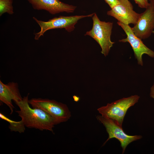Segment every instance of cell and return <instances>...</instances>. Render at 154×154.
Masks as SVG:
<instances>
[{"label": "cell", "mask_w": 154, "mask_h": 154, "mask_svg": "<svg viewBox=\"0 0 154 154\" xmlns=\"http://www.w3.org/2000/svg\"><path fill=\"white\" fill-rule=\"evenodd\" d=\"M153 34H154V30L153 31Z\"/></svg>", "instance_id": "ac0fdd59"}, {"label": "cell", "mask_w": 154, "mask_h": 154, "mask_svg": "<svg viewBox=\"0 0 154 154\" xmlns=\"http://www.w3.org/2000/svg\"><path fill=\"white\" fill-rule=\"evenodd\" d=\"M140 98L138 95L131 96L108 103L97 110L101 115L112 119L122 126L124 117L128 109L137 103Z\"/></svg>", "instance_id": "3957f363"}, {"label": "cell", "mask_w": 154, "mask_h": 154, "mask_svg": "<svg viewBox=\"0 0 154 154\" xmlns=\"http://www.w3.org/2000/svg\"><path fill=\"white\" fill-rule=\"evenodd\" d=\"M107 14L125 25L135 24L140 15L133 9L129 0H118V3L107 12Z\"/></svg>", "instance_id": "ba28073f"}, {"label": "cell", "mask_w": 154, "mask_h": 154, "mask_svg": "<svg viewBox=\"0 0 154 154\" xmlns=\"http://www.w3.org/2000/svg\"><path fill=\"white\" fill-rule=\"evenodd\" d=\"M150 1V3L154 8V0H149Z\"/></svg>", "instance_id": "e0dca14e"}, {"label": "cell", "mask_w": 154, "mask_h": 154, "mask_svg": "<svg viewBox=\"0 0 154 154\" xmlns=\"http://www.w3.org/2000/svg\"><path fill=\"white\" fill-rule=\"evenodd\" d=\"M117 24L123 30L127 35L126 38L119 40V41L122 42H128L129 43L138 64L143 65L142 56L143 54H146L152 58L154 57V51L147 47L143 43L141 39L134 34L132 27L129 25H125L119 21L117 22Z\"/></svg>", "instance_id": "52a82bcc"}, {"label": "cell", "mask_w": 154, "mask_h": 154, "mask_svg": "<svg viewBox=\"0 0 154 154\" xmlns=\"http://www.w3.org/2000/svg\"><path fill=\"white\" fill-rule=\"evenodd\" d=\"M94 13L84 15L60 16L47 21L39 20L33 17V19L38 24L41 29L39 32L35 34L34 38L38 40L46 31L51 29L64 28L68 32H70L74 29L75 26L79 20L85 17H92Z\"/></svg>", "instance_id": "5b68a950"}, {"label": "cell", "mask_w": 154, "mask_h": 154, "mask_svg": "<svg viewBox=\"0 0 154 154\" xmlns=\"http://www.w3.org/2000/svg\"><path fill=\"white\" fill-rule=\"evenodd\" d=\"M13 0H0V16L7 13L10 15L14 13L12 5Z\"/></svg>", "instance_id": "4fadbf2b"}, {"label": "cell", "mask_w": 154, "mask_h": 154, "mask_svg": "<svg viewBox=\"0 0 154 154\" xmlns=\"http://www.w3.org/2000/svg\"><path fill=\"white\" fill-rule=\"evenodd\" d=\"M33 108L41 109L48 113L54 119L55 125L68 121L71 114L66 105L55 100L33 98L29 100Z\"/></svg>", "instance_id": "277c9868"}, {"label": "cell", "mask_w": 154, "mask_h": 154, "mask_svg": "<svg viewBox=\"0 0 154 154\" xmlns=\"http://www.w3.org/2000/svg\"><path fill=\"white\" fill-rule=\"evenodd\" d=\"M135 3L141 8H147L149 5L150 3L148 0H134Z\"/></svg>", "instance_id": "5bb4252c"}, {"label": "cell", "mask_w": 154, "mask_h": 154, "mask_svg": "<svg viewBox=\"0 0 154 154\" xmlns=\"http://www.w3.org/2000/svg\"><path fill=\"white\" fill-rule=\"evenodd\" d=\"M0 117L9 123V128L11 131L18 132L20 133L24 132L25 126L22 120L17 121H13L1 112L0 113Z\"/></svg>", "instance_id": "7c38bea8"}, {"label": "cell", "mask_w": 154, "mask_h": 154, "mask_svg": "<svg viewBox=\"0 0 154 154\" xmlns=\"http://www.w3.org/2000/svg\"><path fill=\"white\" fill-rule=\"evenodd\" d=\"M97 120L105 126L108 134L107 139L103 145L110 139L113 138L117 139L120 142L123 154L127 147L131 142L141 139V135H130L126 134L123 131L122 126L116 123L114 121L108 117L102 115L96 117Z\"/></svg>", "instance_id": "8992f818"}, {"label": "cell", "mask_w": 154, "mask_h": 154, "mask_svg": "<svg viewBox=\"0 0 154 154\" xmlns=\"http://www.w3.org/2000/svg\"><path fill=\"white\" fill-rule=\"evenodd\" d=\"M92 19V28L86 32L84 35H88L95 40L101 47V53L106 56L115 43L111 39L113 23L100 20L95 13Z\"/></svg>", "instance_id": "7a4b0ae2"}, {"label": "cell", "mask_w": 154, "mask_h": 154, "mask_svg": "<svg viewBox=\"0 0 154 154\" xmlns=\"http://www.w3.org/2000/svg\"><path fill=\"white\" fill-rule=\"evenodd\" d=\"M23 99L20 94L18 84L12 82L5 84L0 80V100L9 108L11 114L15 108L12 100L15 103Z\"/></svg>", "instance_id": "8fae6325"}, {"label": "cell", "mask_w": 154, "mask_h": 154, "mask_svg": "<svg viewBox=\"0 0 154 154\" xmlns=\"http://www.w3.org/2000/svg\"><path fill=\"white\" fill-rule=\"evenodd\" d=\"M150 96L151 98L154 99V84L151 88Z\"/></svg>", "instance_id": "2e32d148"}, {"label": "cell", "mask_w": 154, "mask_h": 154, "mask_svg": "<svg viewBox=\"0 0 154 154\" xmlns=\"http://www.w3.org/2000/svg\"><path fill=\"white\" fill-rule=\"evenodd\" d=\"M36 10H44L52 15L65 12L72 13L76 6L64 3L59 0H27Z\"/></svg>", "instance_id": "30bf717a"}, {"label": "cell", "mask_w": 154, "mask_h": 154, "mask_svg": "<svg viewBox=\"0 0 154 154\" xmlns=\"http://www.w3.org/2000/svg\"><path fill=\"white\" fill-rule=\"evenodd\" d=\"M111 8H112L118 3V0H104Z\"/></svg>", "instance_id": "9a60e30c"}, {"label": "cell", "mask_w": 154, "mask_h": 154, "mask_svg": "<svg viewBox=\"0 0 154 154\" xmlns=\"http://www.w3.org/2000/svg\"><path fill=\"white\" fill-rule=\"evenodd\" d=\"M28 93L21 101L15 104L20 110L16 111L21 118L25 126L29 128L40 130H48L53 132V128L56 125L52 116L44 110L38 108H31L29 103Z\"/></svg>", "instance_id": "6da1fadb"}, {"label": "cell", "mask_w": 154, "mask_h": 154, "mask_svg": "<svg viewBox=\"0 0 154 154\" xmlns=\"http://www.w3.org/2000/svg\"><path fill=\"white\" fill-rule=\"evenodd\" d=\"M145 9L140 14L137 22L132 27L134 34L141 39L148 38L154 30V8L150 3Z\"/></svg>", "instance_id": "9c48e42d"}]
</instances>
